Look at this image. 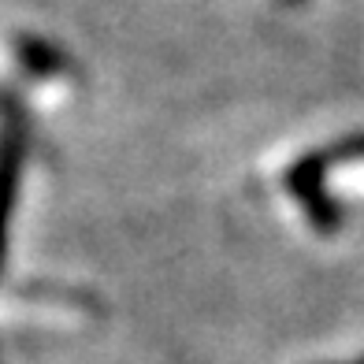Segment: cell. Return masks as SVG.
I'll list each match as a JSON object with an SVG mask.
<instances>
[{
	"label": "cell",
	"mask_w": 364,
	"mask_h": 364,
	"mask_svg": "<svg viewBox=\"0 0 364 364\" xmlns=\"http://www.w3.org/2000/svg\"><path fill=\"white\" fill-rule=\"evenodd\" d=\"M327 168H331V160H327L323 149L301 156L297 164H290V171H287V190L297 197V205L305 208L309 223L316 227L320 235H335L342 227V208H338L335 197L327 193Z\"/></svg>",
	"instance_id": "obj_1"
},
{
	"label": "cell",
	"mask_w": 364,
	"mask_h": 364,
	"mask_svg": "<svg viewBox=\"0 0 364 364\" xmlns=\"http://www.w3.org/2000/svg\"><path fill=\"white\" fill-rule=\"evenodd\" d=\"M0 105L8 108V130H4V141H0V257H4V227L15 201V182H19L23 138H19V105L11 97H0Z\"/></svg>",
	"instance_id": "obj_2"
},
{
	"label": "cell",
	"mask_w": 364,
	"mask_h": 364,
	"mask_svg": "<svg viewBox=\"0 0 364 364\" xmlns=\"http://www.w3.org/2000/svg\"><path fill=\"white\" fill-rule=\"evenodd\" d=\"M11 48H15L19 68L26 75H34V78H53V75L68 71V53H63L60 45L38 38V34H19L11 41Z\"/></svg>",
	"instance_id": "obj_3"
},
{
	"label": "cell",
	"mask_w": 364,
	"mask_h": 364,
	"mask_svg": "<svg viewBox=\"0 0 364 364\" xmlns=\"http://www.w3.org/2000/svg\"><path fill=\"white\" fill-rule=\"evenodd\" d=\"M323 153H327L331 164H342V160H364V134L342 138V141H335L331 149H323Z\"/></svg>",
	"instance_id": "obj_4"
},
{
	"label": "cell",
	"mask_w": 364,
	"mask_h": 364,
	"mask_svg": "<svg viewBox=\"0 0 364 364\" xmlns=\"http://www.w3.org/2000/svg\"><path fill=\"white\" fill-rule=\"evenodd\" d=\"M346 364H364V357H360V360H346Z\"/></svg>",
	"instance_id": "obj_5"
},
{
	"label": "cell",
	"mask_w": 364,
	"mask_h": 364,
	"mask_svg": "<svg viewBox=\"0 0 364 364\" xmlns=\"http://www.w3.org/2000/svg\"><path fill=\"white\" fill-rule=\"evenodd\" d=\"M290 4H301V0H290Z\"/></svg>",
	"instance_id": "obj_6"
}]
</instances>
